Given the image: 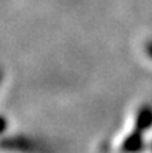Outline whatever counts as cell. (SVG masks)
I'll list each match as a JSON object with an SVG mask.
<instances>
[{
	"mask_svg": "<svg viewBox=\"0 0 152 153\" xmlns=\"http://www.w3.org/2000/svg\"><path fill=\"white\" fill-rule=\"evenodd\" d=\"M152 123V108L146 107L140 111V116H139V125L145 129L148 126H151Z\"/></svg>",
	"mask_w": 152,
	"mask_h": 153,
	"instance_id": "cell-1",
	"label": "cell"
},
{
	"mask_svg": "<svg viewBox=\"0 0 152 153\" xmlns=\"http://www.w3.org/2000/svg\"><path fill=\"white\" fill-rule=\"evenodd\" d=\"M148 51H149V53H151V56H152V43H149V46H148Z\"/></svg>",
	"mask_w": 152,
	"mask_h": 153,
	"instance_id": "cell-2",
	"label": "cell"
}]
</instances>
